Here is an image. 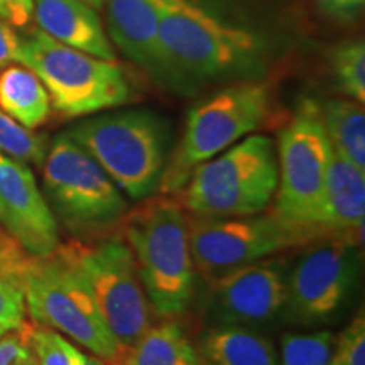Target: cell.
<instances>
[{
    "instance_id": "obj_32",
    "label": "cell",
    "mask_w": 365,
    "mask_h": 365,
    "mask_svg": "<svg viewBox=\"0 0 365 365\" xmlns=\"http://www.w3.org/2000/svg\"><path fill=\"white\" fill-rule=\"evenodd\" d=\"M26 254L27 252L19 247V244H16L11 237L0 232V267H2L0 271L9 272Z\"/></svg>"
},
{
    "instance_id": "obj_33",
    "label": "cell",
    "mask_w": 365,
    "mask_h": 365,
    "mask_svg": "<svg viewBox=\"0 0 365 365\" xmlns=\"http://www.w3.org/2000/svg\"><path fill=\"white\" fill-rule=\"evenodd\" d=\"M63 346H65L68 359H70L71 365H107L102 359H98L97 355L93 357V355L81 352L78 346L73 345L70 340L65 339V336H63Z\"/></svg>"
},
{
    "instance_id": "obj_21",
    "label": "cell",
    "mask_w": 365,
    "mask_h": 365,
    "mask_svg": "<svg viewBox=\"0 0 365 365\" xmlns=\"http://www.w3.org/2000/svg\"><path fill=\"white\" fill-rule=\"evenodd\" d=\"M319 108L333 150L365 171L364 103L350 98H331L319 105Z\"/></svg>"
},
{
    "instance_id": "obj_36",
    "label": "cell",
    "mask_w": 365,
    "mask_h": 365,
    "mask_svg": "<svg viewBox=\"0 0 365 365\" xmlns=\"http://www.w3.org/2000/svg\"><path fill=\"white\" fill-rule=\"evenodd\" d=\"M7 331H9V330H6V328H2V327H0V339H2V336L6 335Z\"/></svg>"
},
{
    "instance_id": "obj_26",
    "label": "cell",
    "mask_w": 365,
    "mask_h": 365,
    "mask_svg": "<svg viewBox=\"0 0 365 365\" xmlns=\"http://www.w3.org/2000/svg\"><path fill=\"white\" fill-rule=\"evenodd\" d=\"M333 365H365V318L355 317L336 336Z\"/></svg>"
},
{
    "instance_id": "obj_10",
    "label": "cell",
    "mask_w": 365,
    "mask_h": 365,
    "mask_svg": "<svg viewBox=\"0 0 365 365\" xmlns=\"http://www.w3.org/2000/svg\"><path fill=\"white\" fill-rule=\"evenodd\" d=\"M63 249L85 277L105 327L125 357L153 325V307L137 276L129 245L117 235L90 245L70 242Z\"/></svg>"
},
{
    "instance_id": "obj_18",
    "label": "cell",
    "mask_w": 365,
    "mask_h": 365,
    "mask_svg": "<svg viewBox=\"0 0 365 365\" xmlns=\"http://www.w3.org/2000/svg\"><path fill=\"white\" fill-rule=\"evenodd\" d=\"M200 355L210 365H281L272 341L244 327L210 328L200 340Z\"/></svg>"
},
{
    "instance_id": "obj_7",
    "label": "cell",
    "mask_w": 365,
    "mask_h": 365,
    "mask_svg": "<svg viewBox=\"0 0 365 365\" xmlns=\"http://www.w3.org/2000/svg\"><path fill=\"white\" fill-rule=\"evenodd\" d=\"M271 110V88L262 80L234 81L191 107L185 134L168 159L159 190L180 193L196 166L252 134Z\"/></svg>"
},
{
    "instance_id": "obj_19",
    "label": "cell",
    "mask_w": 365,
    "mask_h": 365,
    "mask_svg": "<svg viewBox=\"0 0 365 365\" xmlns=\"http://www.w3.org/2000/svg\"><path fill=\"white\" fill-rule=\"evenodd\" d=\"M0 108L34 130L51 113V98L39 76L22 63L0 68Z\"/></svg>"
},
{
    "instance_id": "obj_11",
    "label": "cell",
    "mask_w": 365,
    "mask_h": 365,
    "mask_svg": "<svg viewBox=\"0 0 365 365\" xmlns=\"http://www.w3.org/2000/svg\"><path fill=\"white\" fill-rule=\"evenodd\" d=\"M188 237L195 272L207 279L317 240L274 210L244 217L195 215L188 220Z\"/></svg>"
},
{
    "instance_id": "obj_34",
    "label": "cell",
    "mask_w": 365,
    "mask_h": 365,
    "mask_svg": "<svg viewBox=\"0 0 365 365\" xmlns=\"http://www.w3.org/2000/svg\"><path fill=\"white\" fill-rule=\"evenodd\" d=\"M12 365H39V360H38V357H36V355H34L33 350H31V352L27 354L26 357L19 359V360H17V362H14Z\"/></svg>"
},
{
    "instance_id": "obj_23",
    "label": "cell",
    "mask_w": 365,
    "mask_h": 365,
    "mask_svg": "<svg viewBox=\"0 0 365 365\" xmlns=\"http://www.w3.org/2000/svg\"><path fill=\"white\" fill-rule=\"evenodd\" d=\"M336 336L331 331L286 333L281 339V365H333Z\"/></svg>"
},
{
    "instance_id": "obj_1",
    "label": "cell",
    "mask_w": 365,
    "mask_h": 365,
    "mask_svg": "<svg viewBox=\"0 0 365 365\" xmlns=\"http://www.w3.org/2000/svg\"><path fill=\"white\" fill-rule=\"evenodd\" d=\"M171 66L170 91L193 95L220 81L261 80L272 44L259 27L212 0H150Z\"/></svg>"
},
{
    "instance_id": "obj_30",
    "label": "cell",
    "mask_w": 365,
    "mask_h": 365,
    "mask_svg": "<svg viewBox=\"0 0 365 365\" xmlns=\"http://www.w3.org/2000/svg\"><path fill=\"white\" fill-rule=\"evenodd\" d=\"M33 0H0V19L9 26L24 29L33 21Z\"/></svg>"
},
{
    "instance_id": "obj_4",
    "label": "cell",
    "mask_w": 365,
    "mask_h": 365,
    "mask_svg": "<svg viewBox=\"0 0 365 365\" xmlns=\"http://www.w3.org/2000/svg\"><path fill=\"white\" fill-rule=\"evenodd\" d=\"M97 161L118 190L145 200L159 190L171 156L173 127L149 108H125L85 118L66 130Z\"/></svg>"
},
{
    "instance_id": "obj_22",
    "label": "cell",
    "mask_w": 365,
    "mask_h": 365,
    "mask_svg": "<svg viewBox=\"0 0 365 365\" xmlns=\"http://www.w3.org/2000/svg\"><path fill=\"white\" fill-rule=\"evenodd\" d=\"M331 71L346 98L365 102V44L362 39L345 41L333 49Z\"/></svg>"
},
{
    "instance_id": "obj_16",
    "label": "cell",
    "mask_w": 365,
    "mask_h": 365,
    "mask_svg": "<svg viewBox=\"0 0 365 365\" xmlns=\"http://www.w3.org/2000/svg\"><path fill=\"white\" fill-rule=\"evenodd\" d=\"M364 220L365 171L331 150L319 227L327 239H344L362 247Z\"/></svg>"
},
{
    "instance_id": "obj_27",
    "label": "cell",
    "mask_w": 365,
    "mask_h": 365,
    "mask_svg": "<svg viewBox=\"0 0 365 365\" xmlns=\"http://www.w3.org/2000/svg\"><path fill=\"white\" fill-rule=\"evenodd\" d=\"M29 344L39 365H71L63 346V336L51 328H31Z\"/></svg>"
},
{
    "instance_id": "obj_17",
    "label": "cell",
    "mask_w": 365,
    "mask_h": 365,
    "mask_svg": "<svg viewBox=\"0 0 365 365\" xmlns=\"http://www.w3.org/2000/svg\"><path fill=\"white\" fill-rule=\"evenodd\" d=\"M33 19L39 29L59 43L91 56L115 61L98 11L81 0H33Z\"/></svg>"
},
{
    "instance_id": "obj_25",
    "label": "cell",
    "mask_w": 365,
    "mask_h": 365,
    "mask_svg": "<svg viewBox=\"0 0 365 365\" xmlns=\"http://www.w3.org/2000/svg\"><path fill=\"white\" fill-rule=\"evenodd\" d=\"M26 299L19 282L11 274L0 271V327L19 330L26 325Z\"/></svg>"
},
{
    "instance_id": "obj_13",
    "label": "cell",
    "mask_w": 365,
    "mask_h": 365,
    "mask_svg": "<svg viewBox=\"0 0 365 365\" xmlns=\"http://www.w3.org/2000/svg\"><path fill=\"white\" fill-rule=\"evenodd\" d=\"M284 299V264L257 261L213 279L208 314L217 325L261 327L282 312Z\"/></svg>"
},
{
    "instance_id": "obj_14",
    "label": "cell",
    "mask_w": 365,
    "mask_h": 365,
    "mask_svg": "<svg viewBox=\"0 0 365 365\" xmlns=\"http://www.w3.org/2000/svg\"><path fill=\"white\" fill-rule=\"evenodd\" d=\"M0 227L34 257L53 254L59 225L27 163L0 153Z\"/></svg>"
},
{
    "instance_id": "obj_37",
    "label": "cell",
    "mask_w": 365,
    "mask_h": 365,
    "mask_svg": "<svg viewBox=\"0 0 365 365\" xmlns=\"http://www.w3.org/2000/svg\"><path fill=\"white\" fill-rule=\"evenodd\" d=\"M0 269H2V267H0Z\"/></svg>"
},
{
    "instance_id": "obj_6",
    "label": "cell",
    "mask_w": 365,
    "mask_h": 365,
    "mask_svg": "<svg viewBox=\"0 0 365 365\" xmlns=\"http://www.w3.org/2000/svg\"><path fill=\"white\" fill-rule=\"evenodd\" d=\"M19 63L39 76L51 107L66 118L93 115L132 100V85L117 61L73 49L41 29L21 36Z\"/></svg>"
},
{
    "instance_id": "obj_2",
    "label": "cell",
    "mask_w": 365,
    "mask_h": 365,
    "mask_svg": "<svg viewBox=\"0 0 365 365\" xmlns=\"http://www.w3.org/2000/svg\"><path fill=\"white\" fill-rule=\"evenodd\" d=\"M122 239L129 245L150 307L163 318L188 309L195 291L188 218L178 198L149 196L125 213Z\"/></svg>"
},
{
    "instance_id": "obj_20",
    "label": "cell",
    "mask_w": 365,
    "mask_h": 365,
    "mask_svg": "<svg viewBox=\"0 0 365 365\" xmlns=\"http://www.w3.org/2000/svg\"><path fill=\"white\" fill-rule=\"evenodd\" d=\"M120 365H203L180 323L171 318L150 325Z\"/></svg>"
},
{
    "instance_id": "obj_35",
    "label": "cell",
    "mask_w": 365,
    "mask_h": 365,
    "mask_svg": "<svg viewBox=\"0 0 365 365\" xmlns=\"http://www.w3.org/2000/svg\"><path fill=\"white\" fill-rule=\"evenodd\" d=\"M81 2L88 4V6H91L93 9H97V11H100V9H103V6H105V0H81Z\"/></svg>"
},
{
    "instance_id": "obj_15",
    "label": "cell",
    "mask_w": 365,
    "mask_h": 365,
    "mask_svg": "<svg viewBox=\"0 0 365 365\" xmlns=\"http://www.w3.org/2000/svg\"><path fill=\"white\" fill-rule=\"evenodd\" d=\"M108 39L159 86L170 90L171 66L150 0H105Z\"/></svg>"
},
{
    "instance_id": "obj_8",
    "label": "cell",
    "mask_w": 365,
    "mask_h": 365,
    "mask_svg": "<svg viewBox=\"0 0 365 365\" xmlns=\"http://www.w3.org/2000/svg\"><path fill=\"white\" fill-rule=\"evenodd\" d=\"M43 186L56 220L75 235L110 230L129 212L118 186L66 132L49 143L43 163Z\"/></svg>"
},
{
    "instance_id": "obj_12",
    "label": "cell",
    "mask_w": 365,
    "mask_h": 365,
    "mask_svg": "<svg viewBox=\"0 0 365 365\" xmlns=\"http://www.w3.org/2000/svg\"><path fill=\"white\" fill-rule=\"evenodd\" d=\"M359 245L327 239L307 250L286 276L282 314L298 325H322L341 313L352 298L360 272Z\"/></svg>"
},
{
    "instance_id": "obj_31",
    "label": "cell",
    "mask_w": 365,
    "mask_h": 365,
    "mask_svg": "<svg viewBox=\"0 0 365 365\" xmlns=\"http://www.w3.org/2000/svg\"><path fill=\"white\" fill-rule=\"evenodd\" d=\"M21 56V36L9 26L6 21L0 19V68L19 63Z\"/></svg>"
},
{
    "instance_id": "obj_9",
    "label": "cell",
    "mask_w": 365,
    "mask_h": 365,
    "mask_svg": "<svg viewBox=\"0 0 365 365\" xmlns=\"http://www.w3.org/2000/svg\"><path fill=\"white\" fill-rule=\"evenodd\" d=\"M331 150L319 103L313 98H303L277 139L274 212L309 232L317 240L327 239L319 218Z\"/></svg>"
},
{
    "instance_id": "obj_5",
    "label": "cell",
    "mask_w": 365,
    "mask_h": 365,
    "mask_svg": "<svg viewBox=\"0 0 365 365\" xmlns=\"http://www.w3.org/2000/svg\"><path fill=\"white\" fill-rule=\"evenodd\" d=\"M276 190V148L254 134L196 166L178 200L198 217H244L264 212Z\"/></svg>"
},
{
    "instance_id": "obj_24",
    "label": "cell",
    "mask_w": 365,
    "mask_h": 365,
    "mask_svg": "<svg viewBox=\"0 0 365 365\" xmlns=\"http://www.w3.org/2000/svg\"><path fill=\"white\" fill-rule=\"evenodd\" d=\"M48 148V137L21 125L0 108V153L17 161L43 166Z\"/></svg>"
},
{
    "instance_id": "obj_29",
    "label": "cell",
    "mask_w": 365,
    "mask_h": 365,
    "mask_svg": "<svg viewBox=\"0 0 365 365\" xmlns=\"http://www.w3.org/2000/svg\"><path fill=\"white\" fill-rule=\"evenodd\" d=\"M31 327H22L14 333H6L0 339V365H12L31 352L29 344Z\"/></svg>"
},
{
    "instance_id": "obj_3",
    "label": "cell",
    "mask_w": 365,
    "mask_h": 365,
    "mask_svg": "<svg viewBox=\"0 0 365 365\" xmlns=\"http://www.w3.org/2000/svg\"><path fill=\"white\" fill-rule=\"evenodd\" d=\"M7 274L19 282L27 313L34 322L63 333L107 365L122 364L124 354L105 327L85 277L63 245L44 257L26 254Z\"/></svg>"
},
{
    "instance_id": "obj_28",
    "label": "cell",
    "mask_w": 365,
    "mask_h": 365,
    "mask_svg": "<svg viewBox=\"0 0 365 365\" xmlns=\"http://www.w3.org/2000/svg\"><path fill=\"white\" fill-rule=\"evenodd\" d=\"M318 11L339 24H350L362 16L365 0H317Z\"/></svg>"
}]
</instances>
